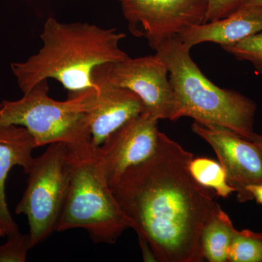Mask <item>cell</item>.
Listing matches in <instances>:
<instances>
[{
  "mask_svg": "<svg viewBox=\"0 0 262 262\" xmlns=\"http://www.w3.org/2000/svg\"><path fill=\"white\" fill-rule=\"evenodd\" d=\"M194 155L159 133L154 154L108 183L141 248L155 261L201 262L202 231L221 207L193 178Z\"/></svg>",
  "mask_w": 262,
  "mask_h": 262,
  "instance_id": "1",
  "label": "cell"
},
{
  "mask_svg": "<svg viewBox=\"0 0 262 262\" xmlns=\"http://www.w3.org/2000/svg\"><path fill=\"white\" fill-rule=\"evenodd\" d=\"M125 37L115 29L61 23L51 17L40 34L42 48L27 61L12 63V72L23 94L49 79L60 82L69 95L82 94L96 88L97 67L128 58L120 46Z\"/></svg>",
  "mask_w": 262,
  "mask_h": 262,
  "instance_id": "2",
  "label": "cell"
},
{
  "mask_svg": "<svg viewBox=\"0 0 262 262\" xmlns=\"http://www.w3.org/2000/svg\"><path fill=\"white\" fill-rule=\"evenodd\" d=\"M190 50L178 36L163 41L155 50L167 66L173 91L172 121L191 117L201 125L226 127L251 141L255 134V103L208 80L191 58Z\"/></svg>",
  "mask_w": 262,
  "mask_h": 262,
  "instance_id": "3",
  "label": "cell"
},
{
  "mask_svg": "<svg viewBox=\"0 0 262 262\" xmlns=\"http://www.w3.org/2000/svg\"><path fill=\"white\" fill-rule=\"evenodd\" d=\"M72 173L56 231L83 229L97 244H115L131 222L114 196L98 147L70 149Z\"/></svg>",
  "mask_w": 262,
  "mask_h": 262,
  "instance_id": "4",
  "label": "cell"
},
{
  "mask_svg": "<svg viewBox=\"0 0 262 262\" xmlns=\"http://www.w3.org/2000/svg\"><path fill=\"white\" fill-rule=\"evenodd\" d=\"M94 89L69 95L66 101H56L48 94V80L42 81L20 99L3 101L0 123L25 127L37 147L56 143L70 149L91 145L85 113Z\"/></svg>",
  "mask_w": 262,
  "mask_h": 262,
  "instance_id": "5",
  "label": "cell"
},
{
  "mask_svg": "<svg viewBox=\"0 0 262 262\" xmlns=\"http://www.w3.org/2000/svg\"><path fill=\"white\" fill-rule=\"evenodd\" d=\"M72 164L70 148L64 144H50L40 156L34 158L27 186L15 208L26 215L33 247L55 231L70 188Z\"/></svg>",
  "mask_w": 262,
  "mask_h": 262,
  "instance_id": "6",
  "label": "cell"
},
{
  "mask_svg": "<svg viewBox=\"0 0 262 262\" xmlns=\"http://www.w3.org/2000/svg\"><path fill=\"white\" fill-rule=\"evenodd\" d=\"M117 1L130 32L146 38L153 50L192 26L206 23L208 0Z\"/></svg>",
  "mask_w": 262,
  "mask_h": 262,
  "instance_id": "7",
  "label": "cell"
},
{
  "mask_svg": "<svg viewBox=\"0 0 262 262\" xmlns=\"http://www.w3.org/2000/svg\"><path fill=\"white\" fill-rule=\"evenodd\" d=\"M94 75L137 95L144 112L157 120H173L175 97L168 68L156 53L100 66Z\"/></svg>",
  "mask_w": 262,
  "mask_h": 262,
  "instance_id": "8",
  "label": "cell"
},
{
  "mask_svg": "<svg viewBox=\"0 0 262 262\" xmlns=\"http://www.w3.org/2000/svg\"><path fill=\"white\" fill-rule=\"evenodd\" d=\"M192 130L215 151L238 201H251L246 188L262 183V155L256 144L224 127L194 122Z\"/></svg>",
  "mask_w": 262,
  "mask_h": 262,
  "instance_id": "9",
  "label": "cell"
},
{
  "mask_svg": "<svg viewBox=\"0 0 262 262\" xmlns=\"http://www.w3.org/2000/svg\"><path fill=\"white\" fill-rule=\"evenodd\" d=\"M158 121L143 112L113 133L98 147L108 183L154 154L160 133Z\"/></svg>",
  "mask_w": 262,
  "mask_h": 262,
  "instance_id": "10",
  "label": "cell"
},
{
  "mask_svg": "<svg viewBox=\"0 0 262 262\" xmlns=\"http://www.w3.org/2000/svg\"><path fill=\"white\" fill-rule=\"evenodd\" d=\"M92 91L85 113L93 144L99 147L113 133L144 112V103L136 94L94 75Z\"/></svg>",
  "mask_w": 262,
  "mask_h": 262,
  "instance_id": "11",
  "label": "cell"
},
{
  "mask_svg": "<svg viewBox=\"0 0 262 262\" xmlns=\"http://www.w3.org/2000/svg\"><path fill=\"white\" fill-rule=\"evenodd\" d=\"M262 32V7L242 6L220 20L192 26L178 36L187 47L213 42L221 47L232 46Z\"/></svg>",
  "mask_w": 262,
  "mask_h": 262,
  "instance_id": "12",
  "label": "cell"
},
{
  "mask_svg": "<svg viewBox=\"0 0 262 262\" xmlns=\"http://www.w3.org/2000/svg\"><path fill=\"white\" fill-rule=\"evenodd\" d=\"M35 148L34 139L27 128L0 123V226L5 229L7 237L20 232L8 209L5 183L10 170L16 165L22 167L24 173H28Z\"/></svg>",
  "mask_w": 262,
  "mask_h": 262,
  "instance_id": "13",
  "label": "cell"
},
{
  "mask_svg": "<svg viewBox=\"0 0 262 262\" xmlns=\"http://www.w3.org/2000/svg\"><path fill=\"white\" fill-rule=\"evenodd\" d=\"M235 230L228 214L220 207L202 231L201 246L204 260L228 261L229 247Z\"/></svg>",
  "mask_w": 262,
  "mask_h": 262,
  "instance_id": "14",
  "label": "cell"
},
{
  "mask_svg": "<svg viewBox=\"0 0 262 262\" xmlns=\"http://www.w3.org/2000/svg\"><path fill=\"white\" fill-rule=\"evenodd\" d=\"M189 170L198 184L214 191L219 196L228 198L235 189L229 184L225 168L220 163L206 158H193Z\"/></svg>",
  "mask_w": 262,
  "mask_h": 262,
  "instance_id": "15",
  "label": "cell"
},
{
  "mask_svg": "<svg viewBox=\"0 0 262 262\" xmlns=\"http://www.w3.org/2000/svg\"><path fill=\"white\" fill-rule=\"evenodd\" d=\"M228 261L262 262V233L236 229L229 247Z\"/></svg>",
  "mask_w": 262,
  "mask_h": 262,
  "instance_id": "16",
  "label": "cell"
},
{
  "mask_svg": "<svg viewBox=\"0 0 262 262\" xmlns=\"http://www.w3.org/2000/svg\"><path fill=\"white\" fill-rule=\"evenodd\" d=\"M222 48L241 61L251 62L256 72L262 74V32Z\"/></svg>",
  "mask_w": 262,
  "mask_h": 262,
  "instance_id": "17",
  "label": "cell"
},
{
  "mask_svg": "<svg viewBox=\"0 0 262 262\" xmlns=\"http://www.w3.org/2000/svg\"><path fill=\"white\" fill-rule=\"evenodd\" d=\"M33 248L29 233L20 232L8 237V241L0 246V262H24L27 253Z\"/></svg>",
  "mask_w": 262,
  "mask_h": 262,
  "instance_id": "18",
  "label": "cell"
},
{
  "mask_svg": "<svg viewBox=\"0 0 262 262\" xmlns=\"http://www.w3.org/2000/svg\"><path fill=\"white\" fill-rule=\"evenodd\" d=\"M244 2L245 0H208L206 23L226 18L239 9Z\"/></svg>",
  "mask_w": 262,
  "mask_h": 262,
  "instance_id": "19",
  "label": "cell"
},
{
  "mask_svg": "<svg viewBox=\"0 0 262 262\" xmlns=\"http://www.w3.org/2000/svg\"><path fill=\"white\" fill-rule=\"evenodd\" d=\"M246 191L252 200H256V203L262 205V183L248 186Z\"/></svg>",
  "mask_w": 262,
  "mask_h": 262,
  "instance_id": "20",
  "label": "cell"
},
{
  "mask_svg": "<svg viewBox=\"0 0 262 262\" xmlns=\"http://www.w3.org/2000/svg\"><path fill=\"white\" fill-rule=\"evenodd\" d=\"M251 141H253V143L256 144L262 155V134L259 135V134H255L253 136L252 139H251Z\"/></svg>",
  "mask_w": 262,
  "mask_h": 262,
  "instance_id": "21",
  "label": "cell"
},
{
  "mask_svg": "<svg viewBox=\"0 0 262 262\" xmlns=\"http://www.w3.org/2000/svg\"><path fill=\"white\" fill-rule=\"evenodd\" d=\"M243 6L262 7V0H245Z\"/></svg>",
  "mask_w": 262,
  "mask_h": 262,
  "instance_id": "22",
  "label": "cell"
},
{
  "mask_svg": "<svg viewBox=\"0 0 262 262\" xmlns=\"http://www.w3.org/2000/svg\"><path fill=\"white\" fill-rule=\"evenodd\" d=\"M6 236V232H5V229L0 226V237H4Z\"/></svg>",
  "mask_w": 262,
  "mask_h": 262,
  "instance_id": "23",
  "label": "cell"
},
{
  "mask_svg": "<svg viewBox=\"0 0 262 262\" xmlns=\"http://www.w3.org/2000/svg\"><path fill=\"white\" fill-rule=\"evenodd\" d=\"M0 111H1V103H0Z\"/></svg>",
  "mask_w": 262,
  "mask_h": 262,
  "instance_id": "24",
  "label": "cell"
}]
</instances>
